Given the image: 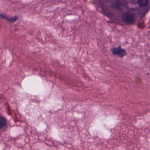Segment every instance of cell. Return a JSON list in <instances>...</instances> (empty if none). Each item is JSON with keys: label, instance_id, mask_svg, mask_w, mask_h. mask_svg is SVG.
Segmentation results:
<instances>
[{"label": "cell", "instance_id": "1", "mask_svg": "<svg viewBox=\"0 0 150 150\" xmlns=\"http://www.w3.org/2000/svg\"><path fill=\"white\" fill-rule=\"evenodd\" d=\"M122 19L125 23L127 24H132L135 21L134 16L129 13H124L123 14Z\"/></svg>", "mask_w": 150, "mask_h": 150}, {"label": "cell", "instance_id": "2", "mask_svg": "<svg viewBox=\"0 0 150 150\" xmlns=\"http://www.w3.org/2000/svg\"><path fill=\"white\" fill-rule=\"evenodd\" d=\"M113 55H117L118 57H122L126 55V52L125 50L121 48V47L117 48H114L111 50Z\"/></svg>", "mask_w": 150, "mask_h": 150}, {"label": "cell", "instance_id": "3", "mask_svg": "<svg viewBox=\"0 0 150 150\" xmlns=\"http://www.w3.org/2000/svg\"><path fill=\"white\" fill-rule=\"evenodd\" d=\"M137 1L140 7H143L148 5L149 0H137Z\"/></svg>", "mask_w": 150, "mask_h": 150}, {"label": "cell", "instance_id": "4", "mask_svg": "<svg viewBox=\"0 0 150 150\" xmlns=\"http://www.w3.org/2000/svg\"><path fill=\"white\" fill-rule=\"evenodd\" d=\"M1 17L3 19H6L8 21L11 22H14L18 19L17 17H8L3 14H1Z\"/></svg>", "mask_w": 150, "mask_h": 150}, {"label": "cell", "instance_id": "5", "mask_svg": "<svg viewBox=\"0 0 150 150\" xmlns=\"http://www.w3.org/2000/svg\"><path fill=\"white\" fill-rule=\"evenodd\" d=\"M7 126V121L5 117H1L0 118V127L1 129L5 128Z\"/></svg>", "mask_w": 150, "mask_h": 150}]
</instances>
